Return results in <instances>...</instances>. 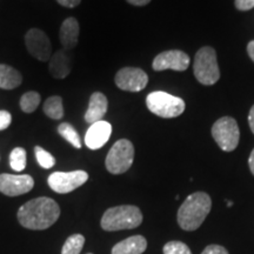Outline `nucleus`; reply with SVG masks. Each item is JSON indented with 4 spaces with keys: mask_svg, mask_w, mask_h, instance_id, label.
<instances>
[{
    "mask_svg": "<svg viewBox=\"0 0 254 254\" xmlns=\"http://www.w3.org/2000/svg\"><path fill=\"white\" fill-rule=\"evenodd\" d=\"M60 215V208L53 199L47 196L32 199L18 211V220L28 230H46L56 224Z\"/></svg>",
    "mask_w": 254,
    "mask_h": 254,
    "instance_id": "nucleus-1",
    "label": "nucleus"
},
{
    "mask_svg": "<svg viewBox=\"0 0 254 254\" xmlns=\"http://www.w3.org/2000/svg\"><path fill=\"white\" fill-rule=\"evenodd\" d=\"M212 207V200L205 192L189 195L178 211V224L185 231H195L207 217Z\"/></svg>",
    "mask_w": 254,
    "mask_h": 254,
    "instance_id": "nucleus-2",
    "label": "nucleus"
},
{
    "mask_svg": "<svg viewBox=\"0 0 254 254\" xmlns=\"http://www.w3.org/2000/svg\"><path fill=\"white\" fill-rule=\"evenodd\" d=\"M142 222L141 211L136 206L122 205L109 208L101 218V228L114 232L136 228Z\"/></svg>",
    "mask_w": 254,
    "mask_h": 254,
    "instance_id": "nucleus-3",
    "label": "nucleus"
},
{
    "mask_svg": "<svg viewBox=\"0 0 254 254\" xmlns=\"http://www.w3.org/2000/svg\"><path fill=\"white\" fill-rule=\"evenodd\" d=\"M147 109L160 118L170 119L179 117L185 111V101L182 98L163 91L152 92L146 98Z\"/></svg>",
    "mask_w": 254,
    "mask_h": 254,
    "instance_id": "nucleus-4",
    "label": "nucleus"
},
{
    "mask_svg": "<svg viewBox=\"0 0 254 254\" xmlns=\"http://www.w3.org/2000/svg\"><path fill=\"white\" fill-rule=\"evenodd\" d=\"M194 75L200 84L214 85L220 78L217 62V53L209 46H205L196 52L194 58Z\"/></svg>",
    "mask_w": 254,
    "mask_h": 254,
    "instance_id": "nucleus-5",
    "label": "nucleus"
},
{
    "mask_svg": "<svg viewBox=\"0 0 254 254\" xmlns=\"http://www.w3.org/2000/svg\"><path fill=\"white\" fill-rule=\"evenodd\" d=\"M133 160H134L133 144L127 139H120L111 147L105 165L110 173L122 174L131 168Z\"/></svg>",
    "mask_w": 254,
    "mask_h": 254,
    "instance_id": "nucleus-6",
    "label": "nucleus"
},
{
    "mask_svg": "<svg viewBox=\"0 0 254 254\" xmlns=\"http://www.w3.org/2000/svg\"><path fill=\"white\" fill-rule=\"evenodd\" d=\"M212 136L219 147L225 152H232L237 148L240 139V131L236 119L222 117L212 127Z\"/></svg>",
    "mask_w": 254,
    "mask_h": 254,
    "instance_id": "nucleus-7",
    "label": "nucleus"
},
{
    "mask_svg": "<svg viewBox=\"0 0 254 254\" xmlns=\"http://www.w3.org/2000/svg\"><path fill=\"white\" fill-rule=\"evenodd\" d=\"M88 180V174L85 171L73 172H55L47 179L51 190L59 194H66L84 185Z\"/></svg>",
    "mask_w": 254,
    "mask_h": 254,
    "instance_id": "nucleus-8",
    "label": "nucleus"
},
{
    "mask_svg": "<svg viewBox=\"0 0 254 254\" xmlns=\"http://www.w3.org/2000/svg\"><path fill=\"white\" fill-rule=\"evenodd\" d=\"M25 45L30 55L40 62H49L52 57V45L49 37L39 28H31L25 34Z\"/></svg>",
    "mask_w": 254,
    "mask_h": 254,
    "instance_id": "nucleus-9",
    "label": "nucleus"
},
{
    "mask_svg": "<svg viewBox=\"0 0 254 254\" xmlns=\"http://www.w3.org/2000/svg\"><path fill=\"white\" fill-rule=\"evenodd\" d=\"M34 180L28 174H0V192L7 196L28 193L33 189Z\"/></svg>",
    "mask_w": 254,
    "mask_h": 254,
    "instance_id": "nucleus-10",
    "label": "nucleus"
},
{
    "mask_svg": "<svg viewBox=\"0 0 254 254\" xmlns=\"http://www.w3.org/2000/svg\"><path fill=\"white\" fill-rule=\"evenodd\" d=\"M116 85L120 90L140 92L147 86L148 77L146 72L136 67H124L116 74Z\"/></svg>",
    "mask_w": 254,
    "mask_h": 254,
    "instance_id": "nucleus-11",
    "label": "nucleus"
},
{
    "mask_svg": "<svg viewBox=\"0 0 254 254\" xmlns=\"http://www.w3.org/2000/svg\"><path fill=\"white\" fill-rule=\"evenodd\" d=\"M152 66H153L154 71L157 72L165 71V69L183 72L189 68L190 57L183 51H165V52L155 57Z\"/></svg>",
    "mask_w": 254,
    "mask_h": 254,
    "instance_id": "nucleus-12",
    "label": "nucleus"
},
{
    "mask_svg": "<svg viewBox=\"0 0 254 254\" xmlns=\"http://www.w3.org/2000/svg\"><path fill=\"white\" fill-rule=\"evenodd\" d=\"M112 134V125L110 123L100 120L92 124L85 134V144L90 150H99L110 140Z\"/></svg>",
    "mask_w": 254,
    "mask_h": 254,
    "instance_id": "nucleus-13",
    "label": "nucleus"
},
{
    "mask_svg": "<svg viewBox=\"0 0 254 254\" xmlns=\"http://www.w3.org/2000/svg\"><path fill=\"white\" fill-rule=\"evenodd\" d=\"M72 67V56L67 50H60L51 57L49 69L53 78L65 79L71 73Z\"/></svg>",
    "mask_w": 254,
    "mask_h": 254,
    "instance_id": "nucleus-14",
    "label": "nucleus"
},
{
    "mask_svg": "<svg viewBox=\"0 0 254 254\" xmlns=\"http://www.w3.org/2000/svg\"><path fill=\"white\" fill-rule=\"evenodd\" d=\"M107 107H109V101H107L106 95L101 92H94L91 95L88 109L85 113V122L92 125V124L103 120L104 116L107 112Z\"/></svg>",
    "mask_w": 254,
    "mask_h": 254,
    "instance_id": "nucleus-15",
    "label": "nucleus"
},
{
    "mask_svg": "<svg viewBox=\"0 0 254 254\" xmlns=\"http://www.w3.org/2000/svg\"><path fill=\"white\" fill-rule=\"evenodd\" d=\"M60 43L64 50H72L77 46L79 39V23L75 18L69 17L64 20L60 27Z\"/></svg>",
    "mask_w": 254,
    "mask_h": 254,
    "instance_id": "nucleus-16",
    "label": "nucleus"
},
{
    "mask_svg": "<svg viewBox=\"0 0 254 254\" xmlns=\"http://www.w3.org/2000/svg\"><path fill=\"white\" fill-rule=\"evenodd\" d=\"M147 249V240L142 236H133L120 241L112 249V254H141Z\"/></svg>",
    "mask_w": 254,
    "mask_h": 254,
    "instance_id": "nucleus-17",
    "label": "nucleus"
},
{
    "mask_svg": "<svg viewBox=\"0 0 254 254\" xmlns=\"http://www.w3.org/2000/svg\"><path fill=\"white\" fill-rule=\"evenodd\" d=\"M23 77L20 72L12 66L0 64V88L2 90H13L20 86Z\"/></svg>",
    "mask_w": 254,
    "mask_h": 254,
    "instance_id": "nucleus-18",
    "label": "nucleus"
},
{
    "mask_svg": "<svg viewBox=\"0 0 254 254\" xmlns=\"http://www.w3.org/2000/svg\"><path fill=\"white\" fill-rule=\"evenodd\" d=\"M44 113L46 114L47 117L51 119L59 120L64 117V105H63V99L58 95H53V97H50L49 99H46L45 103H44Z\"/></svg>",
    "mask_w": 254,
    "mask_h": 254,
    "instance_id": "nucleus-19",
    "label": "nucleus"
},
{
    "mask_svg": "<svg viewBox=\"0 0 254 254\" xmlns=\"http://www.w3.org/2000/svg\"><path fill=\"white\" fill-rule=\"evenodd\" d=\"M58 133L65 139L66 141H68L73 147L75 148H81V139L77 129L73 127L71 124L68 123H62L58 126Z\"/></svg>",
    "mask_w": 254,
    "mask_h": 254,
    "instance_id": "nucleus-20",
    "label": "nucleus"
},
{
    "mask_svg": "<svg viewBox=\"0 0 254 254\" xmlns=\"http://www.w3.org/2000/svg\"><path fill=\"white\" fill-rule=\"evenodd\" d=\"M41 101V97L38 92L30 91L23 94L20 98V109L24 111L25 113H33L39 106Z\"/></svg>",
    "mask_w": 254,
    "mask_h": 254,
    "instance_id": "nucleus-21",
    "label": "nucleus"
},
{
    "mask_svg": "<svg viewBox=\"0 0 254 254\" xmlns=\"http://www.w3.org/2000/svg\"><path fill=\"white\" fill-rule=\"evenodd\" d=\"M85 244V238L81 234H73L64 244L62 254H79Z\"/></svg>",
    "mask_w": 254,
    "mask_h": 254,
    "instance_id": "nucleus-22",
    "label": "nucleus"
},
{
    "mask_svg": "<svg viewBox=\"0 0 254 254\" xmlns=\"http://www.w3.org/2000/svg\"><path fill=\"white\" fill-rule=\"evenodd\" d=\"M9 166L15 172H21L26 167V151L23 147H15L9 154Z\"/></svg>",
    "mask_w": 254,
    "mask_h": 254,
    "instance_id": "nucleus-23",
    "label": "nucleus"
},
{
    "mask_svg": "<svg viewBox=\"0 0 254 254\" xmlns=\"http://www.w3.org/2000/svg\"><path fill=\"white\" fill-rule=\"evenodd\" d=\"M34 153H36L38 164H39L43 168L49 170V168H52L56 165L55 157H53L50 152H47L46 150H44L43 147H40V146H36V147H34Z\"/></svg>",
    "mask_w": 254,
    "mask_h": 254,
    "instance_id": "nucleus-24",
    "label": "nucleus"
},
{
    "mask_svg": "<svg viewBox=\"0 0 254 254\" xmlns=\"http://www.w3.org/2000/svg\"><path fill=\"white\" fill-rule=\"evenodd\" d=\"M164 254H192L189 246L182 241H170L163 249Z\"/></svg>",
    "mask_w": 254,
    "mask_h": 254,
    "instance_id": "nucleus-25",
    "label": "nucleus"
},
{
    "mask_svg": "<svg viewBox=\"0 0 254 254\" xmlns=\"http://www.w3.org/2000/svg\"><path fill=\"white\" fill-rule=\"evenodd\" d=\"M12 123V116L7 111H0V131L8 128Z\"/></svg>",
    "mask_w": 254,
    "mask_h": 254,
    "instance_id": "nucleus-26",
    "label": "nucleus"
},
{
    "mask_svg": "<svg viewBox=\"0 0 254 254\" xmlns=\"http://www.w3.org/2000/svg\"><path fill=\"white\" fill-rule=\"evenodd\" d=\"M234 5L239 11H249L254 7V0H234Z\"/></svg>",
    "mask_w": 254,
    "mask_h": 254,
    "instance_id": "nucleus-27",
    "label": "nucleus"
},
{
    "mask_svg": "<svg viewBox=\"0 0 254 254\" xmlns=\"http://www.w3.org/2000/svg\"><path fill=\"white\" fill-rule=\"evenodd\" d=\"M201 254H228L227 250L220 245H209L202 251Z\"/></svg>",
    "mask_w": 254,
    "mask_h": 254,
    "instance_id": "nucleus-28",
    "label": "nucleus"
},
{
    "mask_svg": "<svg viewBox=\"0 0 254 254\" xmlns=\"http://www.w3.org/2000/svg\"><path fill=\"white\" fill-rule=\"evenodd\" d=\"M57 1H58L62 6H64V7L73 8L80 4L81 0H57Z\"/></svg>",
    "mask_w": 254,
    "mask_h": 254,
    "instance_id": "nucleus-29",
    "label": "nucleus"
},
{
    "mask_svg": "<svg viewBox=\"0 0 254 254\" xmlns=\"http://www.w3.org/2000/svg\"><path fill=\"white\" fill-rule=\"evenodd\" d=\"M127 2H129L131 5L134 6H145L147 4H150L151 0H126Z\"/></svg>",
    "mask_w": 254,
    "mask_h": 254,
    "instance_id": "nucleus-30",
    "label": "nucleus"
},
{
    "mask_svg": "<svg viewBox=\"0 0 254 254\" xmlns=\"http://www.w3.org/2000/svg\"><path fill=\"white\" fill-rule=\"evenodd\" d=\"M249 124H250V127H251V131H252L253 134H254V105H253L252 109H251V111H250Z\"/></svg>",
    "mask_w": 254,
    "mask_h": 254,
    "instance_id": "nucleus-31",
    "label": "nucleus"
},
{
    "mask_svg": "<svg viewBox=\"0 0 254 254\" xmlns=\"http://www.w3.org/2000/svg\"><path fill=\"white\" fill-rule=\"evenodd\" d=\"M247 52H249L250 58L254 62V40L250 41V44L247 45Z\"/></svg>",
    "mask_w": 254,
    "mask_h": 254,
    "instance_id": "nucleus-32",
    "label": "nucleus"
},
{
    "mask_svg": "<svg viewBox=\"0 0 254 254\" xmlns=\"http://www.w3.org/2000/svg\"><path fill=\"white\" fill-rule=\"evenodd\" d=\"M249 165H250V170L252 174L254 176V150L251 152V155H250V159H249Z\"/></svg>",
    "mask_w": 254,
    "mask_h": 254,
    "instance_id": "nucleus-33",
    "label": "nucleus"
},
{
    "mask_svg": "<svg viewBox=\"0 0 254 254\" xmlns=\"http://www.w3.org/2000/svg\"><path fill=\"white\" fill-rule=\"evenodd\" d=\"M227 206H228V207H231V206H232V201H228V202H227Z\"/></svg>",
    "mask_w": 254,
    "mask_h": 254,
    "instance_id": "nucleus-34",
    "label": "nucleus"
},
{
    "mask_svg": "<svg viewBox=\"0 0 254 254\" xmlns=\"http://www.w3.org/2000/svg\"><path fill=\"white\" fill-rule=\"evenodd\" d=\"M88 254H92V253H88Z\"/></svg>",
    "mask_w": 254,
    "mask_h": 254,
    "instance_id": "nucleus-35",
    "label": "nucleus"
}]
</instances>
